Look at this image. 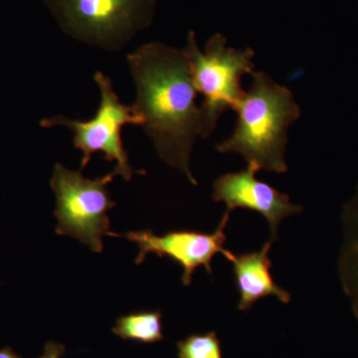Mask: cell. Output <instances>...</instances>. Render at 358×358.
Returning a JSON list of instances; mask_svg holds the SVG:
<instances>
[{
	"label": "cell",
	"mask_w": 358,
	"mask_h": 358,
	"mask_svg": "<svg viewBox=\"0 0 358 358\" xmlns=\"http://www.w3.org/2000/svg\"><path fill=\"white\" fill-rule=\"evenodd\" d=\"M128 61L136 88L133 107L141 128L160 159L197 185L189 162L201 134L202 115L185 51L152 42L129 54Z\"/></svg>",
	"instance_id": "6da1fadb"
},
{
	"label": "cell",
	"mask_w": 358,
	"mask_h": 358,
	"mask_svg": "<svg viewBox=\"0 0 358 358\" xmlns=\"http://www.w3.org/2000/svg\"><path fill=\"white\" fill-rule=\"evenodd\" d=\"M251 75V88L235 109L236 128L216 150L241 155L258 171L287 173L288 131L301 117L300 106L288 88L275 83L265 72L254 71Z\"/></svg>",
	"instance_id": "7a4b0ae2"
},
{
	"label": "cell",
	"mask_w": 358,
	"mask_h": 358,
	"mask_svg": "<svg viewBox=\"0 0 358 358\" xmlns=\"http://www.w3.org/2000/svg\"><path fill=\"white\" fill-rule=\"evenodd\" d=\"M195 90L203 96L200 110L201 134L209 138L226 110L236 109L243 98L242 78L254 72L255 52L247 47L243 50L227 47V39L215 34L208 40L205 51L197 46L194 32L188 33L185 49Z\"/></svg>",
	"instance_id": "3957f363"
},
{
	"label": "cell",
	"mask_w": 358,
	"mask_h": 358,
	"mask_svg": "<svg viewBox=\"0 0 358 358\" xmlns=\"http://www.w3.org/2000/svg\"><path fill=\"white\" fill-rule=\"evenodd\" d=\"M115 176L110 173L103 178L88 179L81 171L56 164L50 180L56 196V233L74 238L92 251L102 253L103 237L110 233L108 212L115 206L107 185Z\"/></svg>",
	"instance_id": "277c9868"
},
{
	"label": "cell",
	"mask_w": 358,
	"mask_h": 358,
	"mask_svg": "<svg viewBox=\"0 0 358 358\" xmlns=\"http://www.w3.org/2000/svg\"><path fill=\"white\" fill-rule=\"evenodd\" d=\"M95 81L101 92V102L98 112L93 119L87 122L57 117L44 119L40 122L43 128L66 127L74 133V145L83 152L81 169H84L96 152H102L103 159L117 162L114 171L115 176H121L124 180H131L136 171L129 164L128 152L122 145V129L124 124L141 126V121L134 112V107L122 105L113 88L112 82L101 72H96Z\"/></svg>",
	"instance_id": "5b68a950"
},
{
	"label": "cell",
	"mask_w": 358,
	"mask_h": 358,
	"mask_svg": "<svg viewBox=\"0 0 358 358\" xmlns=\"http://www.w3.org/2000/svg\"><path fill=\"white\" fill-rule=\"evenodd\" d=\"M230 212L226 211L217 228L211 233L197 230H171L162 235L154 231H131L126 234H117L110 231L109 236L126 238L138 245V254L136 264L140 265L148 255L152 254L159 258L171 259L182 268L181 282L185 287L192 282L193 274L199 267H204L209 275L212 272V260L217 254L229 256V250L224 248L227 236L226 226L229 221Z\"/></svg>",
	"instance_id": "8992f818"
},
{
	"label": "cell",
	"mask_w": 358,
	"mask_h": 358,
	"mask_svg": "<svg viewBox=\"0 0 358 358\" xmlns=\"http://www.w3.org/2000/svg\"><path fill=\"white\" fill-rule=\"evenodd\" d=\"M257 173L255 167L248 166L244 171L224 174L214 181L212 197L215 202H223L230 213L242 208L260 214L268 224L270 239L275 241L282 221L301 213L303 208L292 203L288 194L257 179Z\"/></svg>",
	"instance_id": "52a82bcc"
},
{
	"label": "cell",
	"mask_w": 358,
	"mask_h": 358,
	"mask_svg": "<svg viewBox=\"0 0 358 358\" xmlns=\"http://www.w3.org/2000/svg\"><path fill=\"white\" fill-rule=\"evenodd\" d=\"M141 0H57L73 31L98 43H110L134 27Z\"/></svg>",
	"instance_id": "ba28073f"
},
{
	"label": "cell",
	"mask_w": 358,
	"mask_h": 358,
	"mask_svg": "<svg viewBox=\"0 0 358 358\" xmlns=\"http://www.w3.org/2000/svg\"><path fill=\"white\" fill-rule=\"evenodd\" d=\"M274 241L270 239L260 250L242 254L231 252L226 258L232 264L239 294L237 308L241 312H248L257 301L266 296H275L285 305L292 300L291 294L275 282L271 272L273 263L268 253Z\"/></svg>",
	"instance_id": "9c48e42d"
},
{
	"label": "cell",
	"mask_w": 358,
	"mask_h": 358,
	"mask_svg": "<svg viewBox=\"0 0 358 358\" xmlns=\"http://www.w3.org/2000/svg\"><path fill=\"white\" fill-rule=\"evenodd\" d=\"M343 241L338 261L341 288L358 322V185L341 213Z\"/></svg>",
	"instance_id": "30bf717a"
},
{
	"label": "cell",
	"mask_w": 358,
	"mask_h": 358,
	"mask_svg": "<svg viewBox=\"0 0 358 358\" xmlns=\"http://www.w3.org/2000/svg\"><path fill=\"white\" fill-rule=\"evenodd\" d=\"M124 341L152 345L164 341L162 313L159 310H138L122 315L112 329Z\"/></svg>",
	"instance_id": "8fae6325"
},
{
	"label": "cell",
	"mask_w": 358,
	"mask_h": 358,
	"mask_svg": "<svg viewBox=\"0 0 358 358\" xmlns=\"http://www.w3.org/2000/svg\"><path fill=\"white\" fill-rule=\"evenodd\" d=\"M178 358H224L222 346L215 331L192 334L176 343Z\"/></svg>",
	"instance_id": "7c38bea8"
},
{
	"label": "cell",
	"mask_w": 358,
	"mask_h": 358,
	"mask_svg": "<svg viewBox=\"0 0 358 358\" xmlns=\"http://www.w3.org/2000/svg\"><path fill=\"white\" fill-rule=\"evenodd\" d=\"M66 353V348L62 343L48 341L44 346V352L37 358H61Z\"/></svg>",
	"instance_id": "4fadbf2b"
},
{
	"label": "cell",
	"mask_w": 358,
	"mask_h": 358,
	"mask_svg": "<svg viewBox=\"0 0 358 358\" xmlns=\"http://www.w3.org/2000/svg\"><path fill=\"white\" fill-rule=\"evenodd\" d=\"M0 358H22L17 353L14 352L13 348L10 346H6V348L0 350Z\"/></svg>",
	"instance_id": "5bb4252c"
}]
</instances>
